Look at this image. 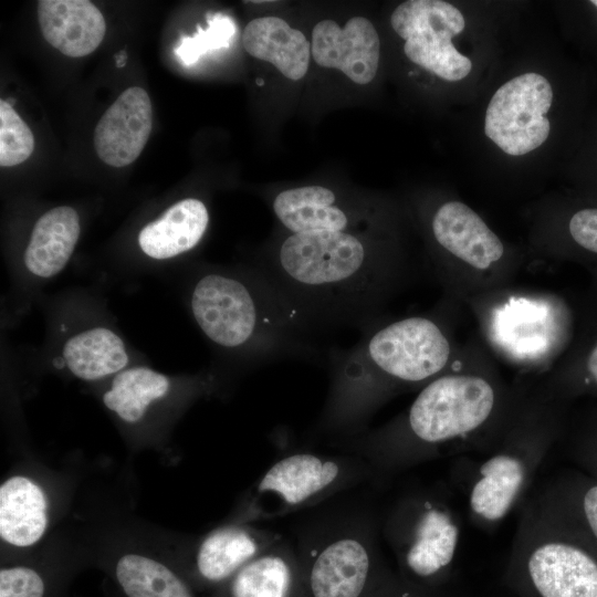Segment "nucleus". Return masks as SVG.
<instances>
[{
	"mask_svg": "<svg viewBox=\"0 0 597 597\" xmlns=\"http://www.w3.org/2000/svg\"><path fill=\"white\" fill-rule=\"evenodd\" d=\"M259 273L317 333L377 324L406 270L359 235L339 231L289 234Z\"/></svg>",
	"mask_w": 597,
	"mask_h": 597,
	"instance_id": "obj_1",
	"label": "nucleus"
},
{
	"mask_svg": "<svg viewBox=\"0 0 597 597\" xmlns=\"http://www.w3.org/2000/svg\"><path fill=\"white\" fill-rule=\"evenodd\" d=\"M516 399L493 378L443 373L420 388L410 406L384 426L347 438L375 475L462 452H480L498 436Z\"/></svg>",
	"mask_w": 597,
	"mask_h": 597,
	"instance_id": "obj_2",
	"label": "nucleus"
},
{
	"mask_svg": "<svg viewBox=\"0 0 597 597\" xmlns=\"http://www.w3.org/2000/svg\"><path fill=\"white\" fill-rule=\"evenodd\" d=\"M353 347L331 350L329 386L317 429L346 438L366 431L373 415L394 396L421 388L444 373L451 344L431 317L379 322Z\"/></svg>",
	"mask_w": 597,
	"mask_h": 597,
	"instance_id": "obj_3",
	"label": "nucleus"
},
{
	"mask_svg": "<svg viewBox=\"0 0 597 597\" xmlns=\"http://www.w3.org/2000/svg\"><path fill=\"white\" fill-rule=\"evenodd\" d=\"M190 308L202 333L223 349L270 363L317 354L316 332L260 273L251 283L224 272L205 273L193 285Z\"/></svg>",
	"mask_w": 597,
	"mask_h": 597,
	"instance_id": "obj_4",
	"label": "nucleus"
},
{
	"mask_svg": "<svg viewBox=\"0 0 597 597\" xmlns=\"http://www.w3.org/2000/svg\"><path fill=\"white\" fill-rule=\"evenodd\" d=\"M561 431L557 398L517 400L494 440L464 468L473 521L492 528L517 506Z\"/></svg>",
	"mask_w": 597,
	"mask_h": 597,
	"instance_id": "obj_5",
	"label": "nucleus"
},
{
	"mask_svg": "<svg viewBox=\"0 0 597 597\" xmlns=\"http://www.w3.org/2000/svg\"><path fill=\"white\" fill-rule=\"evenodd\" d=\"M504 580L519 597H597V546L532 499Z\"/></svg>",
	"mask_w": 597,
	"mask_h": 597,
	"instance_id": "obj_6",
	"label": "nucleus"
},
{
	"mask_svg": "<svg viewBox=\"0 0 597 597\" xmlns=\"http://www.w3.org/2000/svg\"><path fill=\"white\" fill-rule=\"evenodd\" d=\"M379 525L362 509L320 514L294 544L308 597H365L380 574Z\"/></svg>",
	"mask_w": 597,
	"mask_h": 597,
	"instance_id": "obj_7",
	"label": "nucleus"
},
{
	"mask_svg": "<svg viewBox=\"0 0 597 597\" xmlns=\"http://www.w3.org/2000/svg\"><path fill=\"white\" fill-rule=\"evenodd\" d=\"M375 475L356 454L297 451L275 461L248 492L235 523L271 520L316 506Z\"/></svg>",
	"mask_w": 597,
	"mask_h": 597,
	"instance_id": "obj_8",
	"label": "nucleus"
},
{
	"mask_svg": "<svg viewBox=\"0 0 597 597\" xmlns=\"http://www.w3.org/2000/svg\"><path fill=\"white\" fill-rule=\"evenodd\" d=\"M400 578L439 589L450 578L460 542V524L451 507L429 493L402 496L383 524Z\"/></svg>",
	"mask_w": 597,
	"mask_h": 597,
	"instance_id": "obj_9",
	"label": "nucleus"
},
{
	"mask_svg": "<svg viewBox=\"0 0 597 597\" xmlns=\"http://www.w3.org/2000/svg\"><path fill=\"white\" fill-rule=\"evenodd\" d=\"M390 23L405 40L404 51L411 62L450 82L471 72L470 59L452 44V38L465 27L453 4L441 0L405 1L392 12Z\"/></svg>",
	"mask_w": 597,
	"mask_h": 597,
	"instance_id": "obj_10",
	"label": "nucleus"
},
{
	"mask_svg": "<svg viewBox=\"0 0 597 597\" xmlns=\"http://www.w3.org/2000/svg\"><path fill=\"white\" fill-rule=\"evenodd\" d=\"M553 88L541 74L525 73L503 84L492 96L485 113L484 133L504 153L525 155L548 137L546 117Z\"/></svg>",
	"mask_w": 597,
	"mask_h": 597,
	"instance_id": "obj_11",
	"label": "nucleus"
},
{
	"mask_svg": "<svg viewBox=\"0 0 597 597\" xmlns=\"http://www.w3.org/2000/svg\"><path fill=\"white\" fill-rule=\"evenodd\" d=\"M283 537L247 523H229L207 533L197 543L189 559L187 579L218 589L243 566Z\"/></svg>",
	"mask_w": 597,
	"mask_h": 597,
	"instance_id": "obj_12",
	"label": "nucleus"
},
{
	"mask_svg": "<svg viewBox=\"0 0 597 597\" xmlns=\"http://www.w3.org/2000/svg\"><path fill=\"white\" fill-rule=\"evenodd\" d=\"M379 38L373 23L354 17L344 28L335 21H320L312 32L311 53L324 67L337 69L357 84H368L379 63Z\"/></svg>",
	"mask_w": 597,
	"mask_h": 597,
	"instance_id": "obj_13",
	"label": "nucleus"
},
{
	"mask_svg": "<svg viewBox=\"0 0 597 597\" xmlns=\"http://www.w3.org/2000/svg\"><path fill=\"white\" fill-rule=\"evenodd\" d=\"M153 127V107L147 92L138 86L125 90L107 108L94 130L97 156L112 167L135 161Z\"/></svg>",
	"mask_w": 597,
	"mask_h": 597,
	"instance_id": "obj_14",
	"label": "nucleus"
},
{
	"mask_svg": "<svg viewBox=\"0 0 597 597\" xmlns=\"http://www.w3.org/2000/svg\"><path fill=\"white\" fill-rule=\"evenodd\" d=\"M431 229L437 243L472 272H493L504 255L499 237L460 201L441 205L432 217Z\"/></svg>",
	"mask_w": 597,
	"mask_h": 597,
	"instance_id": "obj_15",
	"label": "nucleus"
},
{
	"mask_svg": "<svg viewBox=\"0 0 597 597\" xmlns=\"http://www.w3.org/2000/svg\"><path fill=\"white\" fill-rule=\"evenodd\" d=\"M38 19L43 38L70 57L94 52L106 31L102 12L87 0H41Z\"/></svg>",
	"mask_w": 597,
	"mask_h": 597,
	"instance_id": "obj_16",
	"label": "nucleus"
},
{
	"mask_svg": "<svg viewBox=\"0 0 597 597\" xmlns=\"http://www.w3.org/2000/svg\"><path fill=\"white\" fill-rule=\"evenodd\" d=\"M296 548L284 536L217 589V597H293L301 582Z\"/></svg>",
	"mask_w": 597,
	"mask_h": 597,
	"instance_id": "obj_17",
	"label": "nucleus"
},
{
	"mask_svg": "<svg viewBox=\"0 0 597 597\" xmlns=\"http://www.w3.org/2000/svg\"><path fill=\"white\" fill-rule=\"evenodd\" d=\"M49 526V500L43 488L27 475H12L0 485V538L12 547L39 543Z\"/></svg>",
	"mask_w": 597,
	"mask_h": 597,
	"instance_id": "obj_18",
	"label": "nucleus"
},
{
	"mask_svg": "<svg viewBox=\"0 0 597 597\" xmlns=\"http://www.w3.org/2000/svg\"><path fill=\"white\" fill-rule=\"evenodd\" d=\"M209 223L206 205L195 198L180 200L138 234L140 250L155 260H167L193 249Z\"/></svg>",
	"mask_w": 597,
	"mask_h": 597,
	"instance_id": "obj_19",
	"label": "nucleus"
},
{
	"mask_svg": "<svg viewBox=\"0 0 597 597\" xmlns=\"http://www.w3.org/2000/svg\"><path fill=\"white\" fill-rule=\"evenodd\" d=\"M80 233L75 209L62 206L46 211L35 222L24 251L28 271L41 279L60 273L73 254Z\"/></svg>",
	"mask_w": 597,
	"mask_h": 597,
	"instance_id": "obj_20",
	"label": "nucleus"
},
{
	"mask_svg": "<svg viewBox=\"0 0 597 597\" xmlns=\"http://www.w3.org/2000/svg\"><path fill=\"white\" fill-rule=\"evenodd\" d=\"M272 208L291 233L348 232L350 224V216L337 203L334 191L323 186L283 190Z\"/></svg>",
	"mask_w": 597,
	"mask_h": 597,
	"instance_id": "obj_21",
	"label": "nucleus"
},
{
	"mask_svg": "<svg viewBox=\"0 0 597 597\" xmlns=\"http://www.w3.org/2000/svg\"><path fill=\"white\" fill-rule=\"evenodd\" d=\"M245 51L273 64L285 77L297 81L307 72L311 45L305 35L277 17L250 21L243 31Z\"/></svg>",
	"mask_w": 597,
	"mask_h": 597,
	"instance_id": "obj_22",
	"label": "nucleus"
},
{
	"mask_svg": "<svg viewBox=\"0 0 597 597\" xmlns=\"http://www.w3.org/2000/svg\"><path fill=\"white\" fill-rule=\"evenodd\" d=\"M122 597H195L181 570L140 552H125L108 564Z\"/></svg>",
	"mask_w": 597,
	"mask_h": 597,
	"instance_id": "obj_23",
	"label": "nucleus"
},
{
	"mask_svg": "<svg viewBox=\"0 0 597 597\" xmlns=\"http://www.w3.org/2000/svg\"><path fill=\"white\" fill-rule=\"evenodd\" d=\"M67 369L82 380L116 375L128 364L123 339L106 327H94L70 337L62 349Z\"/></svg>",
	"mask_w": 597,
	"mask_h": 597,
	"instance_id": "obj_24",
	"label": "nucleus"
},
{
	"mask_svg": "<svg viewBox=\"0 0 597 597\" xmlns=\"http://www.w3.org/2000/svg\"><path fill=\"white\" fill-rule=\"evenodd\" d=\"M170 379L148 367H134L116 374L103 395L105 407L127 423H137L148 408L170 390Z\"/></svg>",
	"mask_w": 597,
	"mask_h": 597,
	"instance_id": "obj_25",
	"label": "nucleus"
},
{
	"mask_svg": "<svg viewBox=\"0 0 597 597\" xmlns=\"http://www.w3.org/2000/svg\"><path fill=\"white\" fill-rule=\"evenodd\" d=\"M533 499L597 546V482L561 478Z\"/></svg>",
	"mask_w": 597,
	"mask_h": 597,
	"instance_id": "obj_26",
	"label": "nucleus"
},
{
	"mask_svg": "<svg viewBox=\"0 0 597 597\" xmlns=\"http://www.w3.org/2000/svg\"><path fill=\"white\" fill-rule=\"evenodd\" d=\"M54 574L32 564L4 565L0 569V597H55L62 578Z\"/></svg>",
	"mask_w": 597,
	"mask_h": 597,
	"instance_id": "obj_27",
	"label": "nucleus"
},
{
	"mask_svg": "<svg viewBox=\"0 0 597 597\" xmlns=\"http://www.w3.org/2000/svg\"><path fill=\"white\" fill-rule=\"evenodd\" d=\"M583 392H597V324L553 387L552 396L565 398Z\"/></svg>",
	"mask_w": 597,
	"mask_h": 597,
	"instance_id": "obj_28",
	"label": "nucleus"
},
{
	"mask_svg": "<svg viewBox=\"0 0 597 597\" xmlns=\"http://www.w3.org/2000/svg\"><path fill=\"white\" fill-rule=\"evenodd\" d=\"M34 149V137L13 107L0 102V165L11 167L25 161Z\"/></svg>",
	"mask_w": 597,
	"mask_h": 597,
	"instance_id": "obj_29",
	"label": "nucleus"
},
{
	"mask_svg": "<svg viewBox=\"0 0 597 597\" xmlns=\"http://www.w3.org/2000/svg\"><path fill=\"white\" fill-rule=\"evenodd\" d=\"M237 29L231 18L216 14L208 22L207 29L198 27L191 36H182L175 49L176 56L185 65H191L198 59L211 51L227 48Z\"/></svg>",
	"mask_w": 597,
	"mask_h": 597,
	"instance_id": "obj_30",
	"label": "nucleus"
},
{
	"mask_svg": "<svg viewBox=\"0 0 597 597\" xmlns=\"http://www.w3.org/2000/svg\"><path fill=\"white\" fill-rule=\"evenodd\" d=\"M567 233L577 252L597 265V206L575 210L568 219Z\"/></svg>",
	"mask_w": 597,
	"mask_h": 597,
	"instance_id": "obj_31",
	"label": "nucleus"
},
{
	"mask_svg": "<svg viewBox=\"0 0 597 597\" xmlns=\"http://www.w3.org/2000/svg\"><path fill=\"white\" fill-rule=\"evenodd\" d=\"M377 597H441L439 589H428L395 578Z\"/></svg>",
	"mask_w": 597,
	"mask_h": 597,
	"instance_id": "obj_32",
	"label": "nucleus"
},
{
	"mask_svg": "<svg viewBox=\"0 0 597 597\" xmlns=\"http://www.w3.org/2000/svg\"><path fill=\"white\" fill-rule=\"evenodd\" d=\"M126 54L124 52H122L117 57H116V64L118 67H122L125 62H126Z\"/></svg>",
	"mask_w": 597,
	"mask_h": 597,
	"instance_id": "obj_33",
	"label": "nucleus"
}]
</instances>
